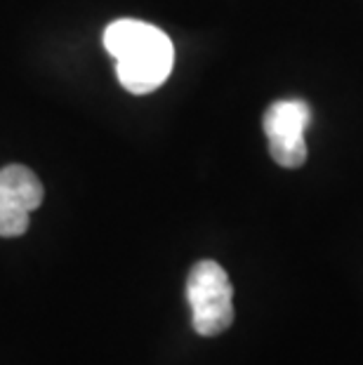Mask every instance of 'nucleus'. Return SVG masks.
I'll return each instance as SVG.
<instances>
[{"label":"nucleus","instance_id":"1","mask_svg":"<svg viewBox=\"0 0 363 365\" xmlns=\"http://www.w3.org/2000/svg\"><path fill=\"white\" fill-rule=\"evenodd\" d=\"M104 48L116 59L121 85L133 95L160 88L175 64L173 41L158 26L140 19H118L106 26Z\"/></svg>","mask_w":363,"mask_h":365},{"label":"nucleus","instance_id":"2","mask_svg":"<svg viewBox=\"0 0 363 365\" xmlns=\"http://www.w3.org/2000/svg\"><path fill=\"white\" fill-rule=\"evenodd\" d=\"M187 299L191 325L200 337L222 335L234 323V287L218 262L200 259L189 271Z\"/></svg>","mask_w":363,"mask_h":365},{"label":"nucleus","instance_id":"3","mask_svg":"<svg viewBox=\"0 0 363 365\" xmlns=\"http://www.w3.org/2000/svg\"><path fill=\"white\" fill-rule=\"evenodd\" d=\"M312 120V108L300 99H281L265 111V135L269 153L281 168H300L307 160L305 130Z\"/></svg>","mask_w":363,"mask_h":365},{"label":"nucleus","instance_id":"4","mask_svg":"<svg viewBox=\"0 0 363 365\" xmlns=\"http://www.w3.org/2000/svg\"><path fill=\"white\" fill-rule=\"evenodd\" d=\"M43 184L26 165H5L0 170V236L17 238L26 234L29 215L43 203Z\"/></svg>","mask_w":363,"mask_h":365}]
</instances>
